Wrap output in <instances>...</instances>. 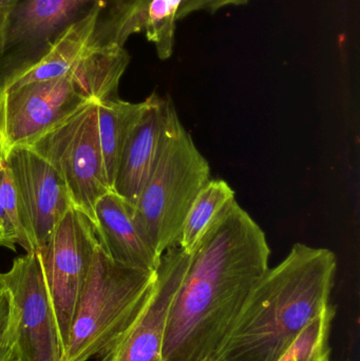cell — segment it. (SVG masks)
I'll use <instances>...</instances> for the list:
<instances>
[{
	"instance_id": "4",
	"label": "cell",
	"mask_w": 360,
	"mask_h": 361,
	"mask_svg": "<svg viewBox=\"0 0 360 361\" xmlns=\"http://www.w3.org/2000/svg\"><path fill=\"white\" fill-rule=\"evenodd\" d=\"M209 178V162L171 104L162 152L132 209L137 231L159 258L179 243L188 210Z\"/></svg>"
},
{
	"instance_id": "11",
	"label": "cell",
	"mask_w": 360,
	"mask_h": 361,
	"mask_svg": "<svg viewBox=\"0 0 360 361\" xmlns=\"http://www.w3.org/2000/svg\"><path fill=\"white\" fill-rule=\"evenodd\" d=\"M4 162L29 219L38 250L73 207L69 191L56 169L29 146L12 148Z\"/></svg>"
},
{
	"instance_id": "9",
	"label": "cell",
	"mask_w": 360,
	"mask_h": 361,
	"mask_svg": "<svg viewBox=\"0 0 360 361\" xmlns=\"http://www.w3.org/2000/svg\"><path fill=\"white\" fill-rule=\"evenodd\" d=\"M10 299L19 361H61V341L37 250L13 261L0 273Z\"/></svg>"
},
{
	"instance_id": "5",
	"label": "cell",
	"mask_w": 360,
	"mask_h": 361,
	"mask_svg": "<svg viewBox=\"0 0 360 361\" xmlns=\"http://www.w3.org/2000/svg\"><path fill=\"white\" fill-rule=\"evenodd\" d=\"M65 182L73 207L95 226V204L111 190L106 177L97 129V102L92 101L65 122L29 144Z\"/></svg>"
},
{
	"instance_id": "13",
	"label": "cell",
	"mask_w": 360,
	"mask_h": 361,
	"mask_svg": "<svg viewBox=\"0 0 360 361\" xmlns=\"http://www.w3.org/2000/svg\"><path fill=\"white\" fill-rule=\"evenodd\" d=\"M94 214L99 241L112 260L135 269H158L161 258L139 235L132 208L120 195L108 191L95 204Z\"/></svg>"
},
{
	"instance_id": "14",
	"label": "cell",
	"mask_w": 360,
	"mask_h": 361,
	"mask_svg": "<svg viewBox=\"0 0 360 361\" xmlns=\"http://www.w3.org/2000/svg\"><path fill=\"white\" fill-rule=\"evenodd\" d=\"M109 8L112 6L99 4L93 8L86 16L68 27L57 36L46 54L35 65L17 78L6 90L30 82L53 80L71 73L72 70L88 54L89 51L97 44L95 42L97 25L104 11Z\"/></svg>"
},
{
	"instance_id": "17",
	"label": "cell",
	"mask_w": 360,
	"mask_h": 361,
	"mask_svg": "<svg viewBox=\"0 0 360 361\" xmlns=\"http://www.w3.org/2000/svg\"><path fill=\"white\" fill-rule=\"evenodd\" d=\"M183 0H148L143 32L156 48L161 61L170 59L175 50L178 14Z\"/></svg>"
},
{
	"instance_id": "8",
	"label": "cell",
	"mask_w": 360,
	"mask_h": 361,
	"mask_svg": "<svg viewBox=\"0 0 360 361\" xmlns=\"http://www.w3.org/2000/svg\"><path fill=\"white\" fill-rule=\"evenodd\" d=\"M92 101L88 87L73 71L1 93L0 158L16 146L29 145Z\"/></svg>"
},
{
	"instance_id": "20",
	"label": "cell",
	"mask_w": 360,
	"mask_h": 361,
	"mask_svg": "<svg viewBox=\"0 0 360 361\" xmlns=\"http://www.w3.org/2000/svg\"><path fill=\"white\" fill-rule=\"evenodd\" d=\"M0 361H19L10 299L0 288Z\"/></svg>"
},
{
	"instance_id": "1",
	"label": "cell",
	"mask_w": 360,
	"mask_h": 361,
	"mask_svg": "<svg viewBox=\"0 0 360 361\" xmlns=\"http://www.w3.org/2000/svg\"><path fill=\"white\" fill-rule=\"evenodd\" d=\"M266 233L237 203L228 204L190 254L173 301L164 361H211L252 290L266 273Z\"/></svg>"
},
{
	"instance_id": "22",
	"label": "cell",
	"mask_w": 360,
	"mask_h": 361,
	"mask_svg": "<svg viewBox=\"0 0 360 361\" xmlns=\"http://www.w3.org/2000/svg\"><path fill=\"white\" fill-rule=\"evenodd\" d=\"M4 173V159L0 158V187ZM17 238L12 224L6 216L0 195V247H6L12 252H16Z\"/></svg>"
},
{
	"instance_id": "21",
	"label": "cell",
	"mask_w": 360,
	"mask_h": 361,
	"mask_svg": "<svg viewBox=\"0 0 360 361\" xmlns=\"http://www.w3.org/2000/svg\"><path fill=\"white\" fill-rule=\"evenodd\" d=\"M249 0H183L178 20L186 18L198 12L216 13L228 6H238L247 4Z\"/></svg>"
},
{
	"instance_id": "10",
	"label": "cell",
	"mask_w": 360,
	"mask_h": 361,
	"mask_svg": "<svg viewBox=\"0 0 360 361\" xmlns=\"http://www.w3.org/2000/svg\"><path fill=\"white\" fill-rule=\"evenodd\" d=\"M190 255L179 246L167 250L156 269V283L147 307L127 332L97 356L99 361H164L163 345L173 301Z\"/></svg>"
},
{
	"instance_id": "15",
	"label": "cell",
	"mask_w": 360,
	"mask_h": 361,
	"mask_svg": "<svg viewBox=\"0 0 360 361\" xmlns=\"http://www.w3.org/2000/svg\"><path fill=\"white\" fill-rule=\"evenodd\" d=\"M145 102L130 103L120 97L97 102V129L106 177L113 188L123 150L133 127L143 114Z\"/></svg>"
},
{
	"instance_id": "23",
	"label": "cell",
	"mask_w": 360,
	"mask_h": 361,
	"mask_svg": "<svg viewBox=\"0 0 360 361\" xmlns=\"http://www.w3.org/2000/svg\"><path fill=\"white\" fill-rule=\"evenodd\" d=\"M8 10V8L2 6L1 1H0V35H1L2 27H4V19H6Z\"/></svg>"
},
{
	"instance_id": "7",
	"label": "cell",
	"mask_w": 360,
	"mask_h": 361,
	"mask_svg": "<svg viewBox=\"0 0 360 361\" xmlns=\"http://www.w3.org/2000/svg\"><path fill=\"white\" fill-rule=\"evenodd\" d=\"M99 243L92 221L72 207L37 250L63 354L78 299Z\"/></svg>"
},
{
	"instance_id": "19",
	"label": "cell",
	"mask_w": 360,
	"mask_h": 361,
	"mask_svg": "<svg viewBox=\"0 0 360 361\" xmlns=\"http://www.w3.org/2000/svg\"><path fill=\"white\" fill-rule=\"evenodd\" d=\"M0 195H1L2 204H4L6 216L16 235L17 244L27 252H35L37 248H36L31 224L6 165H4L1 187H0Z\"/></svg>"
},
{
	"instance_id": "24",
	"label": "cell",
	"mask_w": 360,
	"mask_h": 361,
	"mask_svg": "<svg viewBox=\"0 0 360 361\" xmlns=\"http://www.w3.org/2000/svg\"><path fill=\"white\" fill-rule=\"evenodd\" d=\"M0 1H1L2 6L8 8L11 6H13L17 0H0Z\"/></svg>"
},
{
	"instance_id": "6",
	"label": "cell",
	"mask_w": 360,
	"mask_h": 361,
	"mask_svg": "<svg viewBox=\"0 0 360 361\" xmlns=\"http://www.w3.org/2000/svg\"><path fill=\"white\" fill-rule=\"evenodd\" d=\"M135 0H17L8 8L0 35V94L35 65L59 34L99 4Z\"/></svg>"
},
{
	"instance_id": "12",
	"label": "cell",
	"mask_w": 360,
	"mask_h": 361,
	"mask_svg": "<svg viewBox=\"0 0 360 361\" xmlns=\"http://www.w3.org/2000/svg\"><path fill=\"white\" fill-rule=\"evenodd\" d=\"M144 102L143 114L127 140L112 188L132 209L160 158L173 104L170 97L156 92Z\"/></svg>"
},
{
	"instance_id": "18",
	"label": "cell",
	"mask_w": 360,
	"mask_h": 361,
	"mask_svg": "<svg viewBox=\"0 0 360 361\" xmlns=\"http://www.w3.org/2000/svg\"><path fill=\"white\" fill-rule=\"evenodd\" d=\"M335 315V307L330 303L302 331L277 361H331L329 339Z\"/></svg>"
},
{
	"instance_id": "16",
	"label": "cell",
	"mask_w": 360,
	"mask_h": 361,
	"mask_svg": "<svg viewBox=\"0 0 360 361\" xmlns=\"http://www.w3.org/2000/svg\"><path fill=\"white\" fill-rule=\"evenodd\" d=\"M235 199V191L225 180H209L188 210L178 246L192 254L211 222Z\"/></svg>"
},
{
	"instance_id": "2",
	"label": "cell",
	"mask_w": 360,
	"mask_h": 361,
	"mask_svg": "<svg viewBox=\"0 0 360 361\" xmlns=\"http://www.w3.org/2000/svg\"><path fill=\"white\" fill-rule=\"evenodd\" d=\"M335 255L297 243L256 283L211 361H277L330 305Z\"/></svg>"
},
{
	"instance_id": "3",
	"label": "cell",
	"mask_w": 360,
	"mask_h": 361,
	"mask_svg": "<svg viewBox=\"0 0 360 361\" xmlns=\"http://www.w3.org/2000/svg\"><path fill=\"white\" fill-rule=\"evenodd\" d=\"M156 271L116 262L97 245L82 286L61 361L97 357L132 326L147 307Z\"/></svg>"
}]
</instances>
